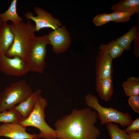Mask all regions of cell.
<instances>
[{"instance_id":"obj_1","label":"cell","mask_w":139,"mask_h":139,"mask_svg":"<svg viewBox=\"0 0 139 139\" xmlns=\"http://www.w3.org/2000/svg\"><path fill=\"white\" fill-rule=\"evenodd\" d=\"M97 112L89 107L78 110L58 119L54 124L59 139H98L101 134L95 126Z\"/></svg>"},{"instance_id":"obj_2","label":"cell","mask_w":139,"mask_h":139,"mask_svg":"<svg viewBox=\"0 0 139 139\" xmlns=\"http://www.w3.org/2000/svg\"><path fill=\"white\" fill-rule=\"evenodd\" d=\"M9 25L14 35V40L5 55L10 58L18 56L25 62L35 36V25L32 24L29 20L26 23L22 22L17 24L11 22Z\"/></svg>"},{"instance_id":"obj_3","label":"cell","mask_w":139,"mask_h":139,"mask_svg":"<svg viewBox=\"0 0 139 139\" xmlns=\"http://www.w3.org/2000/svg\"><path fill=\"white\" fill-rule=\"evenodd\" d=\"M48 105L47 100L40 94L32 112L28 118L21 121L19 124L25 128L32 126L38 128L40 131V133L37 135L38 138L57 139L56 130L50 127L45 120V110Z\"/></svg>"},{"instance_id":"obj_4","label":"cell","mask_w":139,"mask_h":139,"mask_svg":"<svg viewBox=\"0 0 139 139\" xmlns=\"http://www.w3.org/2000/svg\"><path fill=\"white\" fill-rule=\"evenodd\" d=\"M85 99L86 105L97 112L102 125L112 122L118 123L124 127L129 125L133 121L128 112H123L111 107L102 106L95 95L87 94L85 96Z\"/></svg>"},{"instance_id":"obj_5","label":"cell","mask_w":139,"mask_h":139,"mask_svg":"<svg viewBox=\"0 0 139 139\" xmlns=\"http://www.w3.org/2000/svg\"><path fill=\"white\" fill-rule=\"evenodd\" d=\"M33 92L24 80L11 83L0 93V112L13 108L26 100Z\"/></svg>"},{"instance_id":"obj_6","label":"cell","mask_w":139,"mask_h":139,"mask_svg":"<svg viewBox=\"0 0 139 139\" xmlns=\"http://www.w3.org/2000/svg\"><path fill=\"white\" fill-rule=\"evenodd\" d=\"M50 44L48 35L35 36L25 62L30 70L42 74L46 67V46Z\"/></svg>"},{"instance_id":"obj_7","label":"cell","mask_w":139,"mask_h":139,"mask_svg":"<svg viewBox=\"0 0 139 139\" xmlns=\"http://www.w3.org/2000/svg\"><path fill=\"white\" fill-rule=\"evenodd\" d=\"M0 71L7 75L17 77L30 71L25 61L20 57L10 58L5 55H0Z\"/></svg>"},{"instance_id":"obj_8","label":"cell","mask_w":139,"mask_h":139,"mask_svg":"<svg viewBox=\"0 0 139 139\" xmlns=\"http://www.w3.org/2000/svg\"><path fill=\"white\" fill-rule=\"evenodd\" d=\"M34 10L37 16H34L32 13L29 11L25 13V19L31 20L35 22L36 31L47 28L55 30L62 26L59 20L55 18L51 14L42 8L36 6L34 7Z\"/></svg>"},{"instance_id":"obj_9","label":"cell","mask_w":139,"mask_h":139,"mask_svg":"<svg viewBox=\"0 0 139 139\" xmlns=\"http://www.w3.org/2000/svg\"><path fill=\"white\" fill-rule=\"evenodd\" d=\"M50 44L53 51L57 54L66 52L70 47L71 39L65 26H62L49 32L48 35Z\"/></svg>"},{"instance_id":"obj_10","label":"cell","mask_w":139,"mask_h":139,"mask_svg":"<svg viewBox=\"0 0 139 139\" xmlns=\"http://www.w3.org/2000/svg\"><path fill=\"white\" fill-rule=\"evenodd\" d=\"M25 128L19 124L3 123L0 125V137L11 139H38L36 134H31L26 131Z\"/></svg>"},{"instance_id":"obj_11","label":"cell","mask_w":139,"mask_h":139,"mask_svg":"<svg viewBox=\"0 0 139 139\" xmlns=\"http://www.w3.org/2000/svg\"><path fill=\"white\" fill-rule=\"evenodd\" d=\"M100 50L96 59V77L112 79L113 59L105 50Z\"/></svg>"},{"instance_id":"obj_12","label":"cell","mask_w":139,"mask_h":139,"mask_svg":"<svg viewBox=\"0 0 139 139\" xmlns=\"http://www.w3.org/2000/svg\"><path fill=\"white\" fill-rule=\"evenodd\" d=\"M41 92V90L39 89L33 92L26 100L14 107L22 115L21 121L28 118L32 112L35 108L38 97Z\"/></svg>"},{"instance_id":"obj_13","label":"cell","mask_w":139,"mask_h":139,"mask_svg":"<svg viewBox=\"0 0 139 139\" xmlns=\"http://www.w3.org/2000/svg\"><path fill=\"white\" fill-rule=\"evenodd\" d=\"M112 80L96 77V90L100 99L106 101L111 99L114 93Z\"/></svg>"},{"instance_id":"obj_14","label":"cell","mask_w":139,"mask_h":139,"mask_svg":"<svg viewBox=\"0 0 139 139\" xmlns=\"http://www.w3.org/2000/svg\"><path fill=\"white\" fill-rule=\"evenodd\" d=\"M14 36L9 24L3 23L0 27V55H5L12 45Z\"/></svg>"},{"instance_id":"obj_15","label":"cell","mask_w":139,"mask_h":139,"mask_svg":"<svg viewBox=\"0 0 139 139\" xmlns=\"http://www.w3.org/2000/svg\"><path fill=\"white\" fill-rule=\"evenodd\" d=\"M114 12H130L139 13V0H122L111 7Z\"/></svg>"},{"instance_id":"obj_16","label":"cell","mask_w":139,"mask_h":139,"mask_svg":"<svg viewBox=\"0 0 139 139\" xmlns=\"http://www.w3.org/2000/svg\"><path fill=\"white\" fill-rule=\"evenodd\" d=\"M17 0H13L10 6L5 12L0 13V20L3 23L7 22L8 20L15 24L23 22V19L18 14L16 11Z\"/></svg>"},{"instance_id":"obj_17","label":"cell","mask_w":139,"mask_h":139,"mask_svg":"<svg viewBox=\"0 0 139 139\" xmlns=\"http://www.w3.org/2000/svg\"><path fill=\"white\" fill-rule=\"evenodd\" d=\"M139 34V27L134 25L127 32L116 40L118 44L124 50H129L131 48V43Z\"/></svg>"},{"instance_id":"obj_18","label":"cell","mask_w":139,"mask_h":139,"mask_svg":"<svg viewBox=\"0 0 139 139\" xmlns=\"http://www.w3.org/2000/svg\"><path fill=\"white\" fill-rule=\"evenodd\" d=\"M125 95L129 97L139 95V78L132 76L128 78L122 84Z\"/></svg>"},{"instance_id":"obj_19","label":"cell","mask_w":139,"mask_h":139,"mask_svg":"<svg viewBox=\"0 0 139 139\" xmlns=\"http://www.w3.org/2000/svg\"><path fill=\"white\" fill-rule=\"evenodd\" d=\"M22 118L20 113L14 108L0 112V122L3 123L19 124Z\"/></svg>"},{"instance_id":"obj_20","label":"cell","mask_w":139,"mask_h":139,"mask_svg":"<svg viewBox=\"0 0 139 139\" xmlns=\"http://www.w3.org/2000/svg\"><path fill=\"white\" fill-rule=\"evenodd\" d=\"M99 49L105 50L113 59L120 57L124 50L116 40H114L110 41L107 44H101Z\"/></svg>"},{"instance_id":"obj_21","label":"cell","mask_w":139,"mask_h":139,"mask_svg":"<svg viewBox=\"0 0 139 139\" xmlns=\"http://www.w3.org/2000/svg\"><path fill=\"white\" fill-rule=\"evenodd\" d=\"M106 124L110 139H130L125 130L120 129L117 124L112 122H108Z\"/></svg>"},{"instance_id":"obj_22","label":"cell","mask_w":139,"mask_h":139,"mask_svg":"<svg viewBox=\"0 0 139 139\" xmlns=\"http://www.w3.org/2000/svg\"><path fill=\"white\" fill-rule=\"evenodd\" d=\"M135 14L130 12H113L111 13L112 21L115 23H122L128 21L131 16Z\"/></svg>"},{"instance_id":"obj_23","label":"cell","mask_w":139,"mask_h":139,"mask_svg":"<svg viewBox=\"0 0 139 139\" xmlns=\"http://www.w3.org/2000/svg\"><path fill=\"white\" fill-rule=\"evenodd\" d=\"M111 21H112L111 13H103L97 15L93 21L94 25L98 26L105 24Z\"/></svg>"},{"instance_id":"obj_24","label":"cell","mask_w":139,"mask_h":139,"mask_svg":"<svg viewBox=\"0 0 139 139\" xmlns=\"http://www.w3.org/2000/svg\"><path fill=\"white\" fill-rule=\"evenodd\" d=\"M128 102L129 105L135 112L139 114V95L129 97Z\"/></svg>"},{"instance_id":"obj_25","label":"cell","mask_w":139,"mask_h":139,"mask_svg":"<svg viewBox=\"0 0 139 139\" xmlns=\"http://www.w3.org/2000/svg\"><path fill=\"white\" fill-rule=\"evenodd\" d=\"M127 127L125 131L127 134L134 131L139 132V117H138L136 118L134 121H133L131 125Z\"/></svg>"},{"instance_id":"obj_26","label":"cell","mask_w":139,"mask_h":139,"mask_svg":"<svg viewBox=\"0 0 139 139\" xmlns=\"http://www.w3.org/2000/svg\"><path fill=\"white\" fill-rule=\"evenodd\" d=\"M134 45L133 55L137 58L139 57V34L133 40Z\"/></svg>"},{"instance_id":"obj_27","label":"cell","mask_w":139,"mask_h":139,"mask_svg":"<svg viewBox=\"0 0 139 139\" xmlns=\"http://www.w3.org/2000/svg\"><path fill=\"white\" fill-rule=\"evenodd\" d=\"M128 134L130 139H139V132H132Z\"/></svg>"},{"instance_id":"obj_28","label":"cell","mask_w":139,"mask_h":139,"mask_svg":"<svg viewBox=\"0 0 139 139\" xmlns=\"http://www.w3.org/2000/svg\"><path fill=\"white\" fill-rule=\"evenodd\" d=\"M3 22L1 21L0 20V27L3 24Z\"/></svg>"}]
</instances>
